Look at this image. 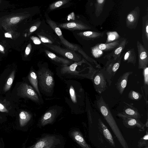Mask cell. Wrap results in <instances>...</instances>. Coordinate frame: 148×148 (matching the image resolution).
Listing matches in <instances>:
<instances>
[{"label": "cell", "instance_id": "1", "mask_svg": "<svg viewBox=\"0 0 148 148\" xmlns=\"http://www.w3.org/2000/svg\"><path fill=\"white\" fill-rule=\"evenodd\" d=\"M97 104L99 110L111 128L123 147L129 148L127 143L120 130L108 105L106 103L102 96L97 101Z\"/></svg>", "mask_w": 148, "mask_h": 148}, {"label": "cell", "instance_id": "2", "mask_svg": "<svg viewBox=\"0 0 148 148\" xmlns=\"http://www.w3.org/2000/svg\"><path fill=\"white\" fill-rule=\"evenodd\" d=\"M40 86L46 92H51L54 86V79L51 72L45 67L40 69L38 73Z\"/></svg>", "mask_w": 148, "mask_h": 148}, {"label": "cell", "instance_id": "3", "mask_svg": "<svg viewBox=\"0 0 148 148\" xmlns=\"http://www.w3.org/2000/svg\"><path fill=\"white\" fill-rule=\"evenodd\" d=\"M121 61L120 58L110 59L107 62L105 66L100 70L109 86L111 85L113 77L119 67Z\"/></svg>", "mask_w": 148, "mask_h": 148}, {"label": "cell", "instance_id": "4", "mask_svg": "<svg viewBox=\"0 0 148 148\" xmlns=\"http://www.w3.org/2000/svg\"><path fill=\"white\" fill-rule=\"evenodd\" d=\"M44 44L45 46L57 53L75 62H78L81 60L80 55L74 51L68 49L63 48L58 45L49 44Z\"/></svg>", "mask_w": 148, "mask_h": 148}, {"label": "cell", "instance_id": "5", "mask_svg": "<svg viewBox=\"0 0 148 148\" xmlns=\"http://www.w3.org/2000/svg\"><path fill=\"white\" fill-rule=\"evenodd\" d=\"M46 22L59 37L62 43L67 49L81 53L82 51L77 45L70 43L64 38L63 36L60 28L57 23L50 19H47Z\"/></svg>", "mask_w": 148, "mask_h": 148}, {"label": "cell", "instance_id": "6", "mask_svg": "<svg viewBox=\"0 0 148 148\" xmlns=\"http://www.w3.org/2000/svg\"><path fill=\"white\" fill-rule=\"evenodd\" d=\"M91 79L96 92L101 93L106 90L108 87L106 80L100 70L95 71Z\"/></svg>", "mask_w": 148, "mask_h": 148}, {"label": "cell", "instance_id": "7", "mask_svg": "<svg viewBox=\"0 0 148 148\" xmlns=\"http://www.w3.org/2000/svg\"><path fill=\"white\" fill-rule=\"evenodd\" d=\"M21 96L30 99L32 101L39 103V99L34 89L26 83H22L20 88Z\"/></svg>", "mask_w": 148, "mask_h": 148}, {"label": "cell", "instance_id": "8", "mask_svg": "<svg viewBox=\"0 0 148 148\" xmlns=\"http://www.w3.org/2000/svg\"><path fill=\"white\" fill-rule=\"evenodd\" d=\"M117 115L122 119L126 127L133 128L137 127L141 129H144V125L140 122L139 119L125 115L121 113H118Z\"/></svg>", "mask_w": 148, "mask_h": 148}, {"label": "cell", "instance_id": "9", "mask_svg": "<svg viewBox=\"0 0 148 148\" xmlns=\"http://www.w3.org/2000/svg\"><path fill=\"white\" fill-rule=\"evenodd\" d=\"M137 46L138 59V68L143 69L147 66L148 64V51L138 41Z\"/></svg>", "mask_w": 148, "mask_h": 148}, {"label": "cell", "instance_id": "10", "mask_svg": "<svg viewBox=\"0 0 148 148\" xmlns=\"http://www.w3.org/2000/svg\"><path fill=\"white\" fill-rule=\"evenodd\" d=\"M58 25L60 28L71 31L82 30L90 28L87 25L81 22L77 21H72L60 23Z\"/></svg>", "mask_w": 148, "mask_h": 148}, {"label": "cell", "instance_id": "11", "mask_svg": "<svg viewBox=\"0 0 148 148\" xmlns=\"http://www.w3.org/2000/svg\"><path fill=\"white\" fill-rule=\"evenodd\" d=\"M56 140L55 136H47L39 140L29 148H49L54 144Z\"/></svg>", "mask_w": 148, "mask_h": 148}, {"label": "cell", "instance_id": "12", "mask_svg": "<svg viewBox=\"0 0 148 148\" xmlns=\"http://www.w3.org/2000/svg\"><path fill=\"white\" fill-rule=\"evenodd\" d=\"M139 15V9L138 7L130 12L127 16L126 23L127 27L129 28H135L137 25Z\"/></svg>", "mask_w": 148, "mask_h": 148}, {"label": "cell", "instance_id": "13", "mask_svg": "<svg viewBox=\"0 0 148 148\" xmlns=\"http://www.w3.org/2000/svg\"><path fill=\"white\" fill-rule=\"evenodd\" d=\"M133 73V72H127L124 73L118 79L116 84V88L121 95L125 88L129 76Z\"/></svg>", "mask_w": 148, "mask_h": 148}, {"label": "cell", "instance_id": "14", "mask_svg": "<svg viewBox=\"0 0 148 148\" xmlns=\"http://www.w3.org/2000/svg\"><path fill=\"white\" fill-rule=\"evenodd\" d=\"M37 35L39 37L41 41L45 44L51 45L60 44L56 40L54 39L52 36L48 32L44 31H41L37 33Z\"/></svg>", "mask_w": 148, "mask_h": 148}, {"label": "cell", "instance_id": "15", "mask_svg": "<svg viewBox=\"0 0 148 148\" xmlns=\"http://www.w3.org/2000/svg\"><path fill=\"white\" fill-rule=\"evenodd\" d=\"M127 42L126 39L123 40L121 41L117 47L114 49L113 51L110 54H108L106 55L104 58L108 59L109 60L111 59V58L112 57L113 59L114 60H116L119 58L121 52L125 47Z\"/></svg>", "mask_w": 148, "mask_h": 148}, {"label": "cell", "instance_id": "16", "mask_svg": "<svg viewBox=\"0 0 148 148\" xmlns=\"http://www.w3.org/2000/svg\"><path fill=\"white\" fill-rule=\"evenodd\" d=\"M126 105L124 106L122 114L126 115L140 119V115L137 108L133 106L132 104L125 103Z\"/></svg>", "mask_w": 148, "mask_h": 148}, {"label": "cell", "instance_id": "17", "mask_svg": "<svg viewBox=\"0 0 148 148\" xmlns=\"http://www.w3.org/2000/svg\"><path fill=\"white\" fill-rule=\"evenodd\" d=\"M84 62L85 60L83 59L79 62H75L69 66H64L61 69V73L64 74L69 73L73 75H78V72L76 70V67Z\"/></svg>", "mask_w": 148, "mask_h": 148}, {"label": "cell", "instance_id": "18", "mask_svg": "<svg viewBox=\"0 0 148 148\" xmlns=\"http://www.w3.org/2000/svg\"><path fill=\"white\" fill-rule=\"evenodd\" d=\"M56 111L54 110H50L46 112L41 118V125L42 126H45L52 123L56 117Z\"/></svg>", "mask_w": 148, "mask_h": 148}, {"label": "cell", "instance_id": "19", "mask_svg": "<svg viewBox=\"0 0 148 148\" xmlns=\"http://www.w3.org/2000/svg\"><path fill=\"white\" fill-rule=\"evenodd\" d=\"M45 52L47 55L51 60L57 62L61 63L64 66H67L71 63L70 61L67 59L59 57L48 50L45 49Z\"/></svg>", "mask_w": 148, "mask_h": 148}, {"label": "cell", "instance_id": "20", "mask_svg": "<svg viewBox=\"0 0 148 148\" xmlns=\"http://www.w3.org/2000/svg\"><path fill=\"white\" fill-rule=\"evenodd\" d=\"M71 135L75 141L83 148H91L86 143L81 134L78 131L72 132Z\"/></svg>", "mask_w": 148, "mask_h": 148}, {"label": "cell", "instance_id": "21", "mask_svg": "<svg viewBox=\"0 0 148 148\" xmlns=\"http://www.w3.org/2000/svg\"><path fill=\"white\" fill-rule=\"evenodd\" d=\"M142 38L144 46L147 48L148 40V21L147 16L143 18V29Z\"/></svg>", "mask_w": 148, "mask_h": 148}, {"label": "cell", "instance_id": "22", "mask_svg": "<svg viewBox=\"0 0 148 148\" xmlns=\"http://www.w3.org/2000/svg\"><path fill=\"white\" fill-rule=\"evenodd\" d=\"M19 125L21 127L25 126L32 118V115L29 112L25 111H21L19 114Z\"/></svg>", "mask_w": 148, "mask_h": 148}, {"label": "cell", "instance_id": "23", "mask_svg": "<svg viewBox=\"0 0 148 148\" xmlns=\"http://www.w3.org/2000/svg\"><path fill=\"white\" fill-rule=\"evenodd\" d=\"M77 34L83 38L88 40L99 38L103 35L101 33L89 31L79 32Z\"/></svg>", "mask_w": 148, "mask_h": 148}, {"label": "cell", "instance_id": "24", "mask_svg": "<svg viewBox=\"0 0 148 148\" xmlns=\"http://www.w3.org/2000/svg\"><path fill=\"white\" fill-rule=\"evenodd\" d=\"M98 121L99 124L103 130V133L104 136L112 146H115L113 138L110 131L100 119H99Z\"/></svg>", "mask_w": 148, "mask_h": 148}, {"label": "cell", "instance_id": "25", "mask_svg": "<svg viewBox=\"0 0 148 148\" xmlns=\"http://www.w3.org/2000/svg\"><path fill=\"white\" fill-rule=\"evenodd\" d=\"M28 78L30 83L40 97V95L38 88V78L36 73L34 71H31L28 75Z\"/></svg>", "mask_w": 148, "mask_h": 148}, {"label": "cell", "instance_id": "26", "mask_svg": "<svg viewBox=\"0 0 148 148\" xmlns=\"http://www.w3.org/2000/svg\"><path fill=\"white\" fill-rule=\"evenodd\" d=\"M123 61L128 63H131L134 65L136 61V56L134 49H130L125 54L124 57Z\"/></svg>", "mask_w": 148, "mask_h": 148}, {"label": "cell", "instance_id": "27", "mask_svg": "<svg viewBox=\"0 0 148 148\" xmlns=\"http://www.w3.org/2000/svg\"><path fill=\"white\" fill-rule=\"evenodd\" d=\"M119 44V41L117 40L107 44H101L98 45V47L99 49L101 51H108L114 49Z\"/></svg>", "mask_w": 148, "mask_h": 148}, {"label": "cell", "instance_id": "28", "mask_svg": "<svg viewBox=\"0 0 148 148\" xmlns=\"http://www.w3.org/2000/svg\"><path fill=\"white\" fill-rule=\"evenodd\" d=\"M15 74V71H12L8 78L3 87V91L5 92L8 91L11 87L14 78Z\"/></svg>", "mask_w": 148, "mask_h": 148}, {"label": "cell", "instance_id": "29", "mask_svg": "<svg viewBox=\"0 0 148 148\" xmlns=\"http://www.w3.org/2000/svg\"><path fill=\"white\" fill-rule=\"evenodd\" d=\"M69 0H62L52 3L49 7L50 10H53L61 7L69 1Z\"/></svg>", "mask_w": 148, "mask_h": 148}, {"label": "cell", "instance_id": "30", "mask_svg": "<svg viewBox=\"0 0 148 148\" xmlns=\"http://www.w3.org/2000/svg\"><path fill=\"white\" fill-rule=\"evenodd\" d=\"M119 37V35L116 32H108L107 33V38L106 42L108 43L113 42Z\"/></svg>", "mask_w": 148, "mask_h": 148}, {"label": "cell", "instance_id": "31", "mask_svg": "<svg viewBox=\"0 0 148 148\" xmlns=\"http://www.w3.org/2000/svg\"><path fill=\"white\" fill-rule=\"evenodd\" d=\"M142 95L139 92L133 90H131L128 94V97L130 99L138 101L141 99Z\"/></svg>", "mask_w": 148, "mask_h": 148}, {"label": "cell", "instance_id": "32", "mask_svg": "<svg viewBox=\"0 0 148 148\" xmlns=\"http://www.w3.org/2000/svg\"><path fill=\"white\" fill-rule=\"evenodd\" d=\"M96 1L97 2L95 4V14L97 15L101 13L105 0H98Z\"/></svg>", "mask_w": 148, "mask_h": 148}, {"label": "cell", "instance_id": "33", "mask_svg": "<svg viewBox=\"0 0 148 148\" xmlns=\"http://www.w3.org/2000/svg\"><path fill=\"white\" fill-rule=\"evenodd\" d=\"M92 55L95 58H99L101 56L102 51L99 49L98 46H96L92 49Z\"/></svg>", "mask_w": 148, "mask_h": 148}, {"label": "cell", "instance_id": "34", "mask_svg": "<svg viewBox=\"0 0 148 148\" xmlns=\"http://www.w3.org/2000/svg\"><path fill=\"white\" fill-rule=\"evenodd\" d=\"M69 93L71 99L74 103H76L77 102L75 90L72 86H71L69 89Z\"/></svg>", "mask_w": 148, "mask_h": 148}, {"label": "cell", "instance_id": "35", "mask_svg": "<svg viewBox=\"0 0 148 148\" xmlns=\"http://www.w3.org/2000/svg\"><path fill=\"white\" fill-rule=\"evenodd\" d=\"M143 74L145 85L146 86V87L148 85V67L147 66L143 69Z\"/></svg>", "mask_w": 148, "mask_h": 148}, {"label": "cell", "instance_id": "36", "mask_svg": "<svg viewBox=\"0 0 148 148\" xmlns=\"http://www.w3.org/2000/svg\"><path fill=\"white\" fill-rule=\"evenodd\" d=\"M41 24L40 21H38L34 25L32 26L29 29L30 32H33L36 31L37 28L39 27Z\"/></svg>", "mask_w": 148, "mask_h": 148}, {"label": "cell", "instance_id": "37", "mask_svg": "<svg viewBox=\"0 0 148 148\" xmlns=\"http://www.w3.org/2000/svg\"><path fill=\"white\" fill-rule=\"evenodd\" d=\"M31 38L34 44L36 45H39L41 43V41L38 37L32 36L31 37Z\"/></svg>", "mask_w": 148, "mask_h": 148}, {"label": "cell", "instance_id": "38", "mask_svg": "<svg viewBox=\"0 0 148 148\" xmlns=\"http://www.w3.org/2000/svg\"><path fill=\"white\" fill-rule=\"evenodd\" d=\"M20 20V18L18 16L12 17L11 18L10 22L12 24H16Z\"/></svg>", "mask_w": 148, "mask_h": 148}, {"label": "cell", "instance_id": "39", "mask_svg": "<svg viewBox=\"0 0 148 148\" xmlns=\"http://www.w3.org/2000/svg\"><path fill=\"white\" fill-rule=\"evenodd\" d=\"M0 112L6 113L8 112L5 106L1 103H0Z\"/></svg>", "mask_w": 148, "mask_h": 148}, {"label": "cell", "instance_id": "40", "mask_svg": "<svg viewBox=\"0 0 148 148\" xmlns=\"http://www.w3.org/2000/svg\"><path fill=\"white\" fill-rule=\"evenodd\" d=\"M32 48V45L30 43L29 44L26 48L25 53L26 55H28L30 53Z\"/></svg>", "mask_w": 148, "mask_h": 148}, {"label": "cell", "instance_id": "41", "mask_svg": "<svg viewBox=\"0 0 148 148\" xmlns=\"http://www.w3.org/2000/svg\"><path fill=\"white\" fill-rule=\"evenodd\" d=\"M5 36L6 38H12V36L10 34H9L8 33H6L5 34Z\"/></svg>", "mask_w": 148, "mask_h": 148}, {"label": "cell", "instance_id": "42", "mask_svg": "<svg viewBox=\"0 0 148 148\" xmlns=\"http://www.w3.org/2000/svg\"><path fill=\"white\" fill-rule=\"evenodd\" d=\"M4 49V48L2 46L0 45V50L2 51H3Z\"/></svg>", "mask_w": 148, "mask_h": 148}, {"label": "cell", "instance_id": "43", "mask_svg": "<svg viewBox=\"0 0 148 148\" xmlns=\"http://www.w3.org/2000/svg\"><path fill=\"white\" fill-rule=\"evenodd\" d=\"M143 139L147 140H148V134H147L143 138Z\"/></svg>", "mask_w": 148, "mask_h": 148}, {"label": "cell", "instance_id": "44", "mask_svg": "<svg viewBox=\"0 0 148 148\" xmlns=\"http://www.w3.org/2000/svg\"><path fill=\"white\" fill-rule=\"evenodd\" d=\"M3 119L2 117L0 115V120L2 119Z\"/></svg>", "mask_w": 148, "mask_h": 148}]
</instances>
